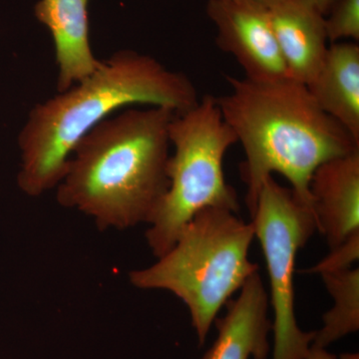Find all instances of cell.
Returning <instances> with one entry per match:
<instances>
[{
    "label": "cell",
    "instance_id": "cell-1",
    "mask_svg": "<svg viewBox=\"0 0 359 359\" xmlns=\"http://www.w3.org/2000/svg\"><path fill=\"white\" fill-rule=\"evenodd\" d=\"M199 100L184 73L147 54L116 52L88 77L30 111L18 136V185L29 197L55 189L78 141L115 111L147 104L180 114Z\"/></svg>",
    "mask_w": 359,
    "mask_h": 359
},
{
    "label": "cell",
    "instance_id": "cell-2",
    "mask_svg": "<svg viewBox=\"0 0 359 359\" xmlns=\"http://www.w3.org/2000/svg\"><path fill=\"white\" fill-rule=\"evenodd\" d=\"M175 114L151 106L98 123L70 156L55 188L58 204L83 212L100 230L148 224L169 188V125Z\"/></svg>",
    "mask_w": 359,
    "mask_h": 359
},
{
    "label": "cell",
    "instance_id": "cell-3",
    "mask_svg": "<svg viewBox=\"0 0 359 359\" xmlns=\"http://www.w3.org/2000/svg\"><path fill=\"white\" fill-rule=\"evenodd\" d=\"M230 91L217 97L224 121L245 151L241 176L250 216L264 182L285 177L311 210L309 183L316 168L359 150V143L320 109L306 84L292 78L257 82L226 75ZM313 211V210H311Z\"/></svg>",
    "mask_w": 359,
    "mask_h": 359
},
{
    "label": "cell",
    "instance_id": "cell-4",
    "mask_svg": "<svg viewBox=\"0 0 359 359\" xmlns=\"http://www.w3.org/2000/svg\"><path fill=\"white\" fill-rule=\"evenodd\" d=\"M236 214L219 208L203 210L169 252L152 266L129 273L137 289L167 290L183 302L200 346L219 311L259 269L249 259L254 226Z\"/></svg>",
    "mask_w": 359,
    "mask_h": 359
},
{
    "label": "cell",
    "instance_id": "cell-5",
    "mask_svg": "<svg viewBox=\"0 0 359 359\" xmlns=\"http://www.w3.org/2000/svg\"><path fill=\"white\" fill-rule=\"evenodd\" d=\"M174 154L168 160L169 188L146 233L156 257L173 248L180 233L198 212L219 208L238 212L237 193L224 178V155L238 143L224 121L217 97L205 95L191 109L175 114L169 125Z\"/></svg>",
    "mask_w": 359,
    "mask_h": 359
},
{
    "label": "cell",
    "instance_id": "cell-6",
    "mask_svg": "<svg viewBox=\"0 0 359 359\" xmlns=\"http://www.w3.org/2000/svg\"><path fill=\"white\" fill-rule=\"evenodd\" d=\"M250 217L268 269L275 316L273 359H304L314 332H302L297 325L294 275L297 252L316 231L313 211L271 176L264 182Z\"/></svg>",
    "mask_w": 359,
    "mask_h": 359
},
{
    "label": "cell",
    "instance_id": "cell-7",
    "mask_svg": "<svg viewBox=\"0 0 359 359\" xmlns=\"http://www.w3.org/2000/svg\"><path fill=\"white\" fill-rule=\"evenodd\" d=\"M207 13L217 28L219 48L231 54L257 82L290 78L268 7L250 0H209Z\"/></svg>",
    "mask_w": 359,
    "mask_h": 359
},
{
    "label": "cell",
    "instance_id": "cell-8",
    "mask_svg": "<svg viewBox=\"0 0 359 359\" xmlns=\"http://www.w3.org/2000/svg\"><path fill=\"white\" fill-rule=\"evenodd\" d=\"M316 231L330 250L359 235V150L323 163L309 183Z\"/></svg>",
    "mask_w": 359,
    "mask_h": 359
},
{
    "label": "cell",
    "instance_id": "cell-9",
    "mask_svg": "<svg viewBox=\"0 0 359 359\" xmlns=\"http://www.w3.org/2000/svg\"><path fill=\"white\" fill-rule=\"evenodd\" d=\"M228 311L216 318L218 337L203 359H266L269 353V297L259 271L228 302Z\"/></svg>",
    "mask_w": 359,
    "mask_h": 359
},
{
    "label": "cell",
    "instance_id": "cell-10",
    "mask_svg": "<svg viewBox=\"0 0 359 359\" xmlns=\"http://www.w3.org/2000/svg\"><path fill=\"white\" fill-rule=\"evenodd\" d=\"M88 0H40L37 20L50 30L58 66L59 93L91 75L101 65L89 41Z\"/></svg>",
    "mask_w": 359,
    "mask_h": 359
},
{
    "label": "cell",
    "instance_id": "cell-11",
    "mask_svg": "<svg viewBox=\"0 0 359 359\" xmlns=\"http://www.w3.org/2000/svg\"><path fill=\"white\" fill-rule=\"evenodd\" d=\"M269 11L290 78L309 83L328 48L325 16L306 0H283Z\"/></svg>",
    "mask_w": 359,
    "mask_h": 359
},
{
    "label": "cell",
    "instance_id": "cell-12",
    "mask_svg": "<svg viewBox=\"0 0 359 359\" xmlns=\"http://www.w3.org/2000/svg\"><path fill=\"white\" fill-rule=\"evenodd\" d=\"M323 112L359 143V46L337 42L328 46L320 70L306 85Z\"/></svg>",
    "mask_w": 359,
    "mask_h": 359
},
{
    "label": "cell",
    "instance_id": "cell-13",
    "mask_svg": "<svg viewBox=\"0 0 359 359\" xmlns=\"http://www.w3.org/2000/svg\"><path fill=\"white\" fill-rule=\"evenodd\" d=\"M320 276L334 304L323 316V327L314 332L311 346L327 348L359 330V271L351 266Z\"/></svg>",
    "mask_w": 359,
    "mask_h": 359
},
{
    "label": "cell",
    "instance_id": "cell-14",
    "mask_svg": "<svg viewBox=\"0 0 359 359\" xmlns=\"http://www.w3.org/2000/svg\"><path fill=\"white\" fill-rule=\"evenodd\" d=\"M327 40H359V0H335L325 16Z\"/></svg>",
    "mask_w": 359,
    "mask_h": 359
},
{
    "label": "cell",
    "instance_id": "cell-15",
    "mask_svg": "<svg viewBox=\"0 0 359 359\" xmlns=\"http://www.w3.org/2000/svg\"><path fill=\"white\" fill-rule=\"evenodd\" d=\"M359 257V235L330 250V254L320 263L309 269V273H320L353 266Z\"/></svg>",
    "mask_w": 359,
    "mask_h": 359
},
{
    "label": "cell",
    "instance_id": "cell-16",
    "mask_svg": "<svg viewBox=\"0 0 359 359\" xmlns=\"http://www.w3.org/2000/svg\"><path fill=\"white\" fill-rule=\"evenodd\" d=\"M304 359H337L334 354L328 353L327 348L311 346L308 354ZM340 359H358V354H342Z\"/></svg>",
    "mask_w": 359,
    "mask_h": 359
},
{
    "label": "cell",
    "instance_id": "cell-17",
    "mask_svg": "<svg viewBox=\"0 0 359 359\" xmlns=\"http://www.w3.org/2000/svg\"><path fill=\"white\" fill-rule=\"evenodd\" d=\"M311 6L323 16L327 15L330 7L334 4L335 0H306Z\"/></svg>",
    "mask_w": 359,
    "mask_h": 359
},
{
    "label": "cell",
    "instance_id": "cell-18",
    "mask_svg": "<svg viewBox=\"0 0 359 359\" xmlns=\"http://www.w3.org/2000/svg\"><path fill=\"white\" fill-rule=\"evenodd\" d=\"M250 1L257 2V4L271 8V7L276 6V4H280V2L283 1V0H250Z\"/></svg>",
    "mask_w": 359,
    "mask_h": 359
}]
</instances>
